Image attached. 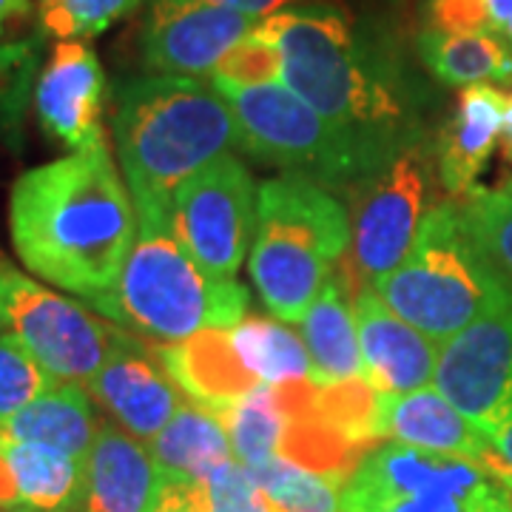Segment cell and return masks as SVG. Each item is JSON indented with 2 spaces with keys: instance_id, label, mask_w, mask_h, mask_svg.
<instances>
[{
  "instance_id": "6da1fadb",
  "label": "cell",
  "mask_w": 512,
  "mask_h": 512,
  "mask_svg": "<svg viewBox=\"0 0 512 512\" xmlns=\"http://www.w3.org/2000/svg\"><path fill=\"white\" fill-rule=\"evenodd\" d=\"M137 228L106 140L20 174L9 197V234L26 271L86 305L117 285Z\"/></svg>"
},
{
  "instance_id": "7a4b0ae2",
  "label": "cell",
  "mask_w": 512,
  "mask_h": 512,
  "mask_svg": "<svg viewBox=\"0 0 512 512\" xmlns=\"http://www.w3.org/2000/svg\"><path fill=\"white\" fill-rule=\"evenodd\" d=\"M114 143L134 208L174 211L177 191L239 146V126L214 86L148 74L114 94Z\"/></svg>"
},
{
  "instance_id": "3957f363",
  "label": "cell",
  "mask_w": 512,
  "mask_h": 512,
  "mask_svg": "<svg viewBox=\"0 0 512 512\" xmlns=\"http://www.w3.org/2000/svg\"><path fill=\"white\" fill-rule=\"evenodd\" d=\"M137 239L123 274L89 308L134 336L185 342L202 330H231L248 313V291L237 279L211 274L185 245L174 211H137Z\"/></svg>"
},
{
  "instance_id": "277c9868",
  "label": "cell",
  "mask_w": 512,
  "mask_h": 512,
  "mask_svg": "<svg viewBox=\"0 0 512 512\" xmlns=\"http://www.w3.org/2000/svg\"><path fill=\"white\" fill-rule=\"evenodd\" d=\"M282 55V86L328 123L396 146L402 109L390 86L367 66L345 15L313 6L276 12L256 26Z\"/></svg>"
},
{
  "instance_id": "5b68a950",
  "label": "cell",
  "mask_w": 512,
  "mask_h": 512,
  "mask_svg": "<svg viewBox=\"0 0 512 512\" xmlns=\"http://www.w3.org/2000/svg\"><path fill=\"white\" fill-rule=\"evenodd\" d=\"M348 248V208L325 185L282 174L259 188L251 279L276 319L302 322Z\"/></svg>"
},
{
  "instance_id": "8992f818",
  "label": "cell",
  "mask_w": 512,
  "mask_h": 512,
  "mask_svg": "<svg viewBox=\"0 0 512 512\" xmlns=\"http://www.w3.org/2000/svg\"><path fill=\"white\" fill-rule=\"evenodd\" d=\"M373 291L390 311L439 345L512 296L453 202L427 211L402 265L379 276Z\"/></svg>"
},
{
  "instance_id": "52a82bcc",
  "label": "cell",
  "mask_w": 512,
  "mask_h": 512,
  "mask_svg": "<svg viewBox=\"0 0 512 512\" xmlns=\"http://www.w3.org/2000/svg\"><path fill=\"white\" fill-rule=\"evenodd\" d=\"M211 86L237 117L239 148L325 188L350 191L404 143L379 146L333 126L282 83L231 86L211 80Z\"/></svg>"
},
{
  "instance_id": "ba28073f",
  "label": "cell",
  "mask_w": 512,
  "mask_h": 512,
  "mask_svg": "<svg viewBox=\"0 0 512 512\" xmlns=\"http://www.w3.org/2000/svg\"><path fill=\"white\" fill-rule=\"evenodd\" d=\"M342 512H512V473L390 441L345 478Z\"/></svg>"
},
{
  "instance_id": "9c48e42d",
  "label": "cell",
  "mask_w": 512,
  "mask_h": 512,
  "mask_svg": "<svg viewBox=\"0 0 512 512\" xmlns=\"http://www.w3.org/2000/svg\"><path fill=\"white\" fill-rule=\"evenodd\" d=\"M427 188V154L410 140L350 188V248L339 274L353 296L402 265L427 217Z\"/></svg>"
},
{
  "instance_id": "30bf717a",
  "label": "cell",
  "mask_w": 512,
  "mask_h": 512,
  "mask_svg": "<svg viewBox=\"0 0 512 512\" xmlns=\"http://www.w3.org/2000/svg\"><path fill=\"white\" fill-rule=\"evenodd\" d=\"M0 313L9 333L57 382H89L128 330L69 296L49 291L0 256Z\"/></svg>"
},
{
  "instance_id": "8fae6325",
  "label": "cell",
  "mask_w": 512,
  "mask_h": 512,
  "mask_svg": "<svg viewBox=\"0 0 512 512\" xmlns=\"http://www.w3.org/2000/svg\"><path fill=\"white\" fill-rule=\"evenodd\" d=\"M254 180L237 157H222L177 191L174 225L211 274L234 279L256 231Z\"/></svg>"
},
{
  "instance_id": "7c38bea8",
  "label": "cell",
  "mask_w": 512,
  "mask_h": 512,
  "mask_svg": "<svg viewBox=\"0 0 512 512\" xmlns=\"http://www.w3.org/2000/svg\"><path fill=\"white\" fill-rule=\"evenodd\" d=\"M433 379L484 436L512 421V296L441 345Z\"/></svg>"
},
{
  "instance_id": "4fadbf2b",
  "label": "cell",
  "mask_w": 512,
  "mask_h": 512,
  "mask_svg": "<svg viewBox=\"0 0 512 512\" xmlns=\"http://www.w3.org/2000/svg\"><path fill=\"white\" fill-rule=\"evenodd\" d=\"M256 29V18L200 0H154L143 29V63L154 74L200 77Z\"/></svg>"
},
{
  "instance_id": "5bb4252c",
  "label": "cell",
  "mask_w": 512,
  "mask_h": 512,
  "mask_svg": "<svg viewBox=\"0 0 512 512\" xmlns=\"http://www.w3.org/2000/svg\"><path fill=\"white\" fill-rule=\"evenodd\" d=\"M86 390L134 439L151 441L183 407L180 384L168 376L157 345L128 333Z\"/></svg>"
},
{
  "instance_id": "9a60e30c",
  "label": "cell",
  "mask_w": 512,
  "mask_h": 512,
  "mask_svg": "<svg viewBox=\"0 0 512 512\" xmlns=\"http://www.w3.org/2000/svg\"><path fill=\"white\" fill-rule=\"evenodd\" d=\"M35 109L43 131L72 151L106 140V72L86 43H57L35 86Z\"/></svg>"
},
{
  "instance_id": "2e32d148",
  "label": "cell",
  "mask_w": 512,
  "mask_h": 512,
  "mask_svg": "<svg viewBox=\"0 0 512 512\" xmlns=\"http://www.w3.org/2000/svg\"><path fill=\"white\" fill-rule=\"evenodd\" d=\"M379 433L382 439H393L424 453L467 458L501 476L512 473V464L498 453L493 439L484 436L473 421L464 419L436 387H421L399 396L382 393Z\"/></svg>"
},
{
  "instance_id": "e0dca14e",
  "label": "cell",
  "mask_w": 512,
  "mask_h": 512,
  "mask_svg": "<svg viewBox=\"0 0 512 512\" xmlns=\"http://www.w3.org/2000/svg\"><path fill=\"white\" fill-rule=\"evenodd\" d=\"M356 325L365 379L379 393H413L427 387L439 365V342L384 305L373 285L356 296Z\"/></svg>"
},
{
  "instance_id": "ac0fdd59",
  "label": "cell",
  "mask_w": 512,
  "mask_h": 512,
  "mask_svg": "<svg viewBox=\"0 0 512 512\" xmlns=\"http://www.w3.org/2000/svg\"><path fill=\"white\" fill-rule=\"evenodd\" d=\"M160 484L146 441L103 421L86 458L83 512H148Z\"/></svg>"
},
{
  "instance_id": "d6986e66",
  "label": "cell",
  "mask_w": 512,
  "mask_h": 512,
  "mask_svg": "<svg viewBox=\"0 0 512 512\" xmlns=\"http://www.w3.org/2000/svg\"><path fill=\"white\" fill-rule=\"evenodd\" d=\"M507 94L493 83L467 86L458 97L456 114L439 140V177L453 197L476 191L495 146H501Z\"/></svg>"
},
{
  "instance_id": "ffe728a7",
  "label": "cell",
  "mask_w": 512,
  "mask_h": 512,
  "mask_svg": "<svg viewBox=\"0 0 512 512\" xmlns=\"http://www.w3.org/2000/svg\"><path fill=\"white\" fill-rule=\"evenodd\" d=\"M157 353L180 390L208 407L237 402L262 387L239 359L231 330H202L185 342L157 345Z\"/></svg>"
},
{
  "instance_id": "44dd1931",
  "label": "cell",
  "mask_w": 512,
  "mask_h": 512,
  "mask_svg": "<svg viewBox=\"0 0 512 512\" xmlns=\"http://www.w3.org/2000/svg\"><path fill=\"white\" fill-rule=\"evenodd\" d=\"M302 342L311 353V382L333 384L365 376L356 308L342 274L330 276L302 319Z\"/></svg>"
},
{
  "instance_id": "7402d4cb",
  "label": "cell",
  "mask_w": 512,
  "mask_h": 512,
  "mask_svg": "<svg viewBox=\"0 0 512 512\" xmlns=\"http://www.w3.org/2000/svg\"><path fill=\"white\" fill-rule=\"evenodd\" d=\"M100 424L103 421L94 410L89 390L77 382H60L12 419L3 421L0 436L26 444H46L86 461Z\"/></svg>"
},
{
  "instance_id": "603a6c76",
  "label": "cell",
  "mask_w": 512,
  "mask_h": 512,
  "mask_svg": "<svg viewBox=\"0 0 512 512\" xmlns=\"http://www.w3.org/2000/svg\"><path fill=\"white\" fill-rule=\"evenodd\" d=\"M146 447L160 476L191 478L202 484L214 476L217 467L234 458L220 416L200 402H183L174 419L146 441Z\"/></svg>"
},
{
  "instance_id": "cb8c5ba5",
  "label": "cell",
  "mask_w": 512,
  "mask_h": 512,
  "mask_svg": "<svg viewBox=\"0 0 512 512\" xmlns=\"http://www.w3.org/2000/svg\"><path fill=\"white\" fill-rule=\"evenodd\" d=\"M6 439V436H3ZM18 484V512H77L86 493V461L46 444L6 439Z\"/></svg>"
},
{
  "instance_id": "d4e9b609",
  "label": "cell",
  "mask_w": 512,
  "mask_h": 512,
  "mask_svg": "<svg viewBox=\"0 0 512 512\" xmlns=\"http://www.w3.org/2000/svg\"><path fill=\"white\" fill-rule=\"evenodd\" d=\"M419 55L444 86L467 89L481 83H512V49L493 32L450 35L424 29L419 35Z\"/></svg>"
},
{
  "instance_id": "484cf974",
  "label": "cell",
  "mask_w": 512,
  "mask_h": 512,
  "mask_svg": "<svg viewBox=\"0 0 512 512\" xmlns=\"http://www.w3.org/2000/svg\"><path fill=\"white\" fill-rule=\"evenodd\" d=\"M211 410L220 416L239 464L259 467L282 453L288 419H285L274 384H262L237 402L211 407Z\"/></svg>"
},
{
  "instance_id": "4316f807",
  "label": "cell",
  "mask_w": 512,
  "mask_h": 512,
  "mask_svg": "<svg viewBox=\"0 0 512 512\" xmlns=\"http://www.w3.org/2000/svg\"><path fill=\"white\" fill-rule=\"evenodd\" d=\"M231 339L239 359L262 384H285L311 379V353L305 342L268 316H245Z\"/></svg>"
},
{
  "instance_id": "83f0119b",
  "label": "cell",
  "mask_w": 512,
  "mask_h": 512,
  "mask_svg": "<svg viewBox=\"0 0 512 512\" xmlns=\"http://www.w3.org/2000/svg\"><path fill=\"white\" fill-rule=\"evenodd\" d=\"M248 470L268 498L271 512H342L345 478L316 473L285 456Z\"/></svg>"
},
{
  "instance_id": "f1b7e54d",
  "label": "cell",
  "mask_w": 512,
  "mask_h": 512,
  "mask_svg": "<svg viewBox=\"0 0 512 512\" xmlns=\"http://www.w3.org/2000/svg\"><path fill=\"white\" fill-rule=\"evenodd\" d=\"M467 231L512 288V194L476 188L458 202Z\"/></svg>"
},
{
  "instance_id": "f546056e",
  "label": "cell",
  "mask_w": 512,
  "mask_h": 512,
  "mask_svg": "<svg viewBox=\"0 0 512 512\" xmlns=\"http://www.w3.org/2000/svg\"><path fill=\"white\" fill-rule=\"evenodd\" d=\"M57 384L55 376L12 333L0 339V424Z\"/></svg>"
},
{
  "instance_id": "4dcf8cb0",
  "label": "cell",
  "mask_w": 512,
  "mask_h": 512,
  "mask_svg": "<svg viewBox=\"0 0 512 512\" xmlns=\"http://www.w3.org/2000/svg\"><path fill=\"white\" fill-rule=\"evenodd\" d=\"M140 0H40V23L60 40H80L106 32L126 18Z\"/></svg>"
},
{
  "instance_id": "1f68e13d",
  "label": "cell",
  "mask_w": 512,
  "mask_h": 512,
  "mask_svg": "<svg viewBox=\"0 0 512 512\" xmlns=\"http://www.w3.org/2000/svg\"><path fill=\"white\" fill-rule=\"evenodd\" d=\"M211 80H222L231 86H268L282 80V55L268 37L254 29L222 57Z\"/></svg>"
},
{
  "instance_id": "d6a6232c",
  "label": "cell",
  "mask_w": 512,
  "mask_h": 512,
  "mask_svg": "<svg viewBox=\"0 0 512 512\" xmlns=\"http://www.w3.org/2000/svg\"><path fill=\"white\" fill-rule=\"evenodd\" d=\"M211 512H271L268 498L259 490L245 464L237 458L225 461L214 470V476L205 481Z\"/></svg>"
},
{
  "instance_id": "836d02e7",
  "label": "cell",
  "mask_w": 512,
  "mask_h": 512,
  "mask_svg": "<svg viewBox=\"0 0 512 512\" xmlns=\"http://www.w3.org/2000/svg\"><path fill=\"white\" fill-rule=\"evenodd\" d=\"M37 66L35 40L0 43V114L18 111Z\"/></svg>"
},
{
  "instance_id": "e575fe53",
  "label": "cell",
  "mask_w": 512,
  "mask_h": 512,
  "mask_svg": "<svg viewBox=\"0 0 512 512\" xmlns=\"http://www.w3.org/2000/svg\"><path fill=\"white\" fill-rule=\"evenodd\" d=\"M427 29L450 32V35H470V32H493L490 9L484 0H427L424 6Z\"/></svg>"
},
{
  "instance_id": "d590c367",
  "label": "cell",
  "mask_w": 512,
  "mask_h": 512,
  "mask_svg": "<svg viewBox=\"0 0 512 512\" xmlns=\"http://www.w3.org/2000/svg\"><path fill=\"white\" fill-rule=\"evenodd\" d=\"M148 512H211L208 487L202 481H191V478L160 476Z\"/></svg>"
},
{
  "instance_id": "8d00e7d4",
  "label": "cell",
  "mask_w": 512,
  "mask_h": 512,
  "mask_svg": "<svg viewBox=\"0 0 512 512\" xmlns=\"http://www.w3.org/2000/svg\"><path fill=\"white\" fill-rule=\"evenodd\" d=\"M18 484H15V473L9 464V453H6V439L0 436V512H18Z\"/></svg>"
},
{
  "instance_id": "74e56055",
  "label": "cell",
  "mask_w": 512,
  "mask_h": 512,
  "mask_svg": "<svg viewBox=\"0 0 512 512\" xmlns=\"http://www.w3.org/2000/svg\"><path fill=\"white\" fill-rule=\"evenodd\" d=\"M32 15V0H0V40L15 35Z\"/></svg>"
},
{
  "instance_id": "f35d334b",
  "label": "cell",
  "mask_w": 512,
  "mask_h": 512,
  "mask_svg": "<svg viewBox=\"0 0 512 512\" xmlns=\"http://www.w3.org/2000/svg\"><path fill=\"white\" fill-rule=\"evenodd\" d=\"M200 3L228 6V9H237L242 15H251V18H271L282 6L293 3V0H200Z\"/></svg>"
},
{
  "instance_id": "ab89813d",
  "label": "cell",
  "mask_w": 512,
  "mask_h": 512,
  "mask_svg": "<svg viewBox=\"0 0 512 512\" xmlns=\"http://www.w3.org/2000/svg\"><path fill=\"white\" fill-rule=\"evenodd\" d=\"M484 3H487V9H490V20H493L495 35H501L512 15V0H484Z\"/></svg>"
},
{
  "instance_id": "60d3db41",
  "label": "cell",
  "mask_w": 512,
  "mask_h": 512,
  "mask_svg": "<svg viewBox=\"0 0 512 512\" xmlns=\"http://www.w3.org/2000/svg\"><path fill=\"white\" fill-rule=\"evenodd\" d=\"M501 154L512 163V94H507V111H504V128H501Z\"/></svg>"
},
{
  "instance_id": "b9f144b4",
  "label": "cell",
  "mask_w": 512,
  "mask_h": 512,
  "mask_svg": "<svg viewBox=\"0 0 512 512\" xmlns=\"http://www.w3.org/2000/svg\"><path fill=\"white\" fill-rule=\"evenodd\" d=\"M493 444L498 447V453L507 458L512 464V421H507L498 433L493 436Z\"/></svg>"
},
{
  "instance_id": "7bdbcfd3",
  "label": "cell",
  "mask_w": 512,
  "mask_h": 512,
  "mask_svg": "<svg viewBox=\"0 0 512 512\" xmlns=\"http://www.w3.org/2000/svg\"><path fill=\"white\" fill-rule=\"evenodd\" d=\"M501 37L507 40V46H510V49H512V15H510V20H507V26H504V32H501Z\"/></svg>"
},
{
  "instance_id": "ee69618b",
  "label": "cell",
  "mask_w": 512,
  "mask_h": 512,
  "mask_svg": "<svg viewBox=\"0 0 512 512\" xmlns=\"http://www.w3.org/2000/svg\"><path fill=\"white\" fill-rule=\"evenodd\" d=\"M3 336H9V328H6V319H3V313H0V339Z\"/></svg>"
},
{
  "instance_id": "f6af8a7d",
  "label": "cell",
  "mask_w": 512,
  "mask_h": 512,
  "mask_svg": "<svg viewBox=\"0 0 512 512\" xmlns=\"http://www.w3.org/2000/svg\"><path fill=\"white\" fill-rule=\"evenodd\" d=\"M504 191H510V194H512V180H510V183H507V188H504Z\"/></svg>"
}]
</instances>
